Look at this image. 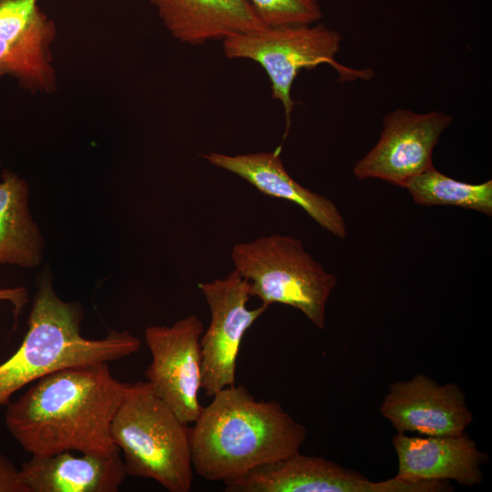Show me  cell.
Here are the masks:
<instances>
[{"mask_svg":"<svg viewBox=\"0 0 492 492\" xmlns=\"http://www.w3.org/2000/svg\"><path fill=\"white\" fill-rule=\"evenodd\" d=\"M20 472L30 492H116L128 476L119 453L75 456L69 451L32 456Z\"/></svg>","mask_w":492,"mask_h":492,"instance_id":"cell-16","label":"cell"},{"mask_svg":"<svg viewBox=\"0 0 492 492\" xmlns=\"http://www.w3.org/2000/svg\"><path fill=\"white\" fill-rule=\"evenodd\" d=\"M453 122L441 111L416 113L399 108L386 115L376 145L356 162V179H379L405 188L413 177L434 167L432 154L441 134Z\"/></svg>","mask_w":492,"mask_h":492,"instance_id":"cell-9","label":"cell"},{"mask_svg":"<svg viewBox=\"0 0 492 492\" xmlns=\"http://www.w3.org/2000/svg\"><path fill=\"white\" fill-rule=\"evenodd\" d=\"M110 434L128 476L153 479L169 492L191 490L190 427L147 381L129 384Z\"/></svg>","mask_w":492,"mask_h":492,"instance_id":"cell-4","label":"cell"},{"mask_svg":"<svg viewBox=\"0 0 492 492\" xmlns=\"http://www.w3.org/2000/svg\"><path fill=\"white\" fill-rule=\"evenodd\" d=\"M177 40L197 45L266 27L247 0H149Z\"/></svg>","mask_w":492,"mask_h":492,"instance_id":"cell-15","label":"cell"},{"mask_svg":"<svg viewBox=\"0 0 492 492\" xmlns=\"http://www.w3.org/2000/svg\"><path fill=\"white\" fill-rule=\"evenodd\" d=\"M202 322L190 314L172 325H151L145 341L151 362L145 375L153 392L186 424H193L203 410L200 337Z\"/></svg>","mask_w":492,"mask_h":492,"instance_id":"cell-8","label":"cell"},{"mask_svg":"<svg viewBox=\"0 0 492 492\" xmlns=\"http://www.w3.org/2000/svg\"><path fill=\"white\" fill-rule=\"evenodd\" d=\"M265 26L311 25L322 18L318 0H247Z\"/></svg>","mask_w":492,"mask_h":492,"instance_id":"cell-19","label":"cell"},{"mask_svg":"<svg viewBox=\"0 0 492 492\" xmlns=\"http://www.w3.org/2000/svg\"><path fill=\"white\" fill-rule=\"evenodd\" d=\"M2 165H1V162H0V177H1V172H2Z\"/></svg>","mask_w":492,"mask_h":492,"instance_id":"cell-22","label":"cell"},{"mask_svg":"<svg viewBox=\"0 0 492 492\" xmlns=\"http://www.w3.org/2000/svg\"><path fill=\"white\" fill-rule=\"evenodd\" d=\"M222 42L226 57L251 59L264 69L271 81L272 98L283 106L287 129L294 107L292 87L301 70L328 64L342 81L370 79L374 76L369 68L354 69L337 62L342 36L321 24L266 26L229 36Z\"/></svg>","mask_w":492,"mask_h":492,"instance_id":"cell-6","label":"cell"},{"mask_svg":"<svg viewBox=\"0 0 492 492\" xmlns=\"http://www.w3.org/2000/svg\"><path fill=\"white\" fill-rule=\"evenodd\" d=\"M130 384L117 380L108 363L65 368L36 381L7 404L5 425L33 456L61 452L112 456L113 418Z\"/></svg>","mask_w":492,"mask_h":492,"instance_id":"cell-1","label":"cell"},{"mask_svg":"<svg viewBox=\"0 0 492 492\" xmlns=\"http://www.w3.org/2000/svg\"><path fill=\"white\" fill-rule=\"evenodd\" d=\"M397 455L395 477L409 482L454 480L464 486L483 481L481 465L487 460L465 432L459 436H410L397 433L393 437Z\"/></svg>","mask_w":492,"mask_h":492,"instance_id":"cell-13","label":"cell"},{"mask_svg":"<svg viewBox=\"0 0 492 492\" xmlns=\"http://www.w3.org/2000/svg\"><path fill=\"white\" fill-rule=\"evenodd\" d=\"M391 479L372 481L329 459L299 452L258 466L225 485L226 492H392Z\"/></svg>","mask_w":492,"mask_h":492,"instance_id":"cell-12","label":"cell"},{"mask_svg":"<svg viewBox=\"0 0 492 492\" xmlns=\"http://www.w3.org/2000/svg\"><path fill=\"white\" fill-rule=\"evenodd\" d=\"M212 398L190 427L193 471L206 480L228 485L305 442L306 427L277 401L258 400L235 384Z\"/></svg>","mask_w":492,"mask_h":492,"instance_id":"cell-2","label":"cell"},{"mask_svg":"<svg viewBox=\"0 0 492 492\" xmlns=\"http://www.w3.org/2000/svg\"><path fill=\"white\" fill-rule=\"evenodd\" d=\"M380 412L397 433L429 436L462 435L474 419L456 384L440 385L425 374L392 384Z\"/></svg>","mask_w":492,"mask_h":492,"instance_id":"cell-11","label":"cell"},{"mask_svg":"<svg viewBox=\"0 0 492 492\" xmlns=\"http://www.w3.org/2000/svg\"><path fill=\"white\" fill-rule=\"evenodd\" d=\"M82 309L62 301L50 277L40 278L27 331L18 349L0 364V405L32 382L56 371L129 356L140 341L127 331H109L102 339L81 335Z\"/></svg>","mask_w":492,"mask_h":492,"instance_id":"cell-3","label":"cell"},{"mask_svg":"<svg viewBox=\"0 0 492 492\" xmlns=\"http://www.w3.org/2000/svg\"><path fill=\"white\" fill-rule=\"evenodd\" d=\"M27 182L3 169L0 177V265L36 268L43 257L44 239L28 207Z\"/></svg>","mask_w":492,"mask_h":492,"instance_id":"cell-17","label":"cell"},{"mask_svg":"<svg viewBox=\"0 0 492 492\" xmlns=\"http://www.w3.org/2000/svg\"><path fill=\"white\" fill-rule=\"evenodd\" d=\"M280 149L238 155L210 152L202 158L212 166L239 176L266 196L298 205L322 228L344 239L346 224L336 205L294 180L283 166Z\"/></svg>","mask_w":492,"mask_h":492,"instance_id":"cell-14","label":"cell"},{"mask_svg":"<svg viewBox=\"0 0 492 492\" xmlns=\"http://www.w3.org/2000/svg\"><path fill=\"white\" fill-rule=\"evenodd\" d=\"M231 258L261 304L282 303L301 311L317 328L325 326L328 299L337 277L326 272L301 240L272 234L233 245Z\"/></svg>","mask_w":492,"mask_h":492,"instance_id":"cell-5","label":"cell"},{"mask_svg":"<svg viewBox=\"0 0 492 492\" xmlns=\"http://www.w3.org/2000/svg\"><path fill=\"white\" fill-rule=\"evenodd\" d=\"M210 311V323L200 337L201 389L212 397L235 384L241 340L268 306L249 309L248 282L235 270L225 278L199 282Z\"/></svg>","mask_w":492,"mask_h":492,"instance_id":"cell-7","label":"cell"},{"mask_svg":"<svg viewBox=\"0 0 492 492\" xmlns=\"http://www.w3.org/2000/svg\"><path fill=\"white\" fill-rule=\"evenodd\" d=\"M0 302H8L13 306V314L15 322L24 306L28 302V292L25 287L1 288Z\"/></svg>","mask_w":492,"mask_h":492,"instance_id":"cell-21","label":"cell"},{"mask_svg":"<svg viewBox=\"0 0 492 492\" xmlns=\"http://www.w3.org/2000/svg\"><path fill=\"white\" fill-rule=\"evenodd\" d=\"M0 492H30L21 472L13 462L0 453Z\"/></svg>","mask_w":492,"mask_h":492,"instance_id":"cell-20","label":"cell"},{"mask_svg":"<svg viewBox=\"0 0 492 492\" xmlns=\"http://www.w3.org/2000/svg\"><path fill=\"white\" fill-rule=\"evenodd\" d=\"M405 188L419 205H452L492 216L491 179L479 184L466 183L432 167L410 179Z\"/></svg>","mask_w":492,"mask_h":492,"instance_id":"cell-18","label":"cell"},{"mask_svg":"<svg viewBox=\"0 0 492 492\" xmlns=\"http://www.w3.org/2000/svg\"><path fill=\"white\" fill-rule=\"evenodd\" d=\"M56 36V26L37 0H0V78L13 77L32 94L55 92L51 45Z\"/></svg>","mask_w":492,"mask_h":492,"instance_id":"cell-10","label":"cell"}]
</instances>
